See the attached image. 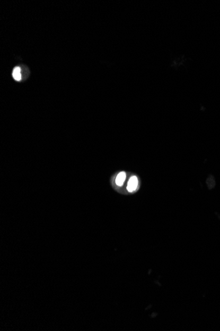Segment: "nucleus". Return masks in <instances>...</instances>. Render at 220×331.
I'll list each match as a JSON object with an SVG mask.
<instances>
[{"instance_id": "nucleus-1", "label": "nucleus", "mask_w": 220, "mask_h": 331, "mask_svg": "<svg viewBox=\"0 0 220 331\" xmlns=\"http://www.w3.org/2000/svg\"><path fill=\"white\" fill-rule=\"evenodd\" d=\"M138 186V179L137 177L133 176L130 178L129 180L128 185H127V190L129 192H133L137 189Z\"/></svg>"}, {"instance_id": "nucleus-2", "label": "nucleus", "mask_w": 220, "mask_h": 331, "mask_svg": "<svg viewBox=\"0 0 220 331\" xmlns=\"http://www.w3.org/2000/svg\"><path fill=\"white\" fill-rule=\"evenodd\" d=\"M126 179V173L125 172H121L118 174L117 177L115 179V183L117 186L121 187L123 185L124 181Z\"/></svg>"}, {"instance_id": "nucleus-3", "label": "nucleus", "mask_w": 220, "mask_h": 331, "mask_svg": "<svg viewBox=\"0 0 220 331\" xmlns=\"http://www.w3.org/2000/svg\"><path fill=\"white\" fill-rule=\"evenodd\" d=\"M13 78L15 80L17 81H20L22 78V75H21V70L19 67H16L14 68V70L13 71L12 73Z\"/></svg>"}]
</instances>
